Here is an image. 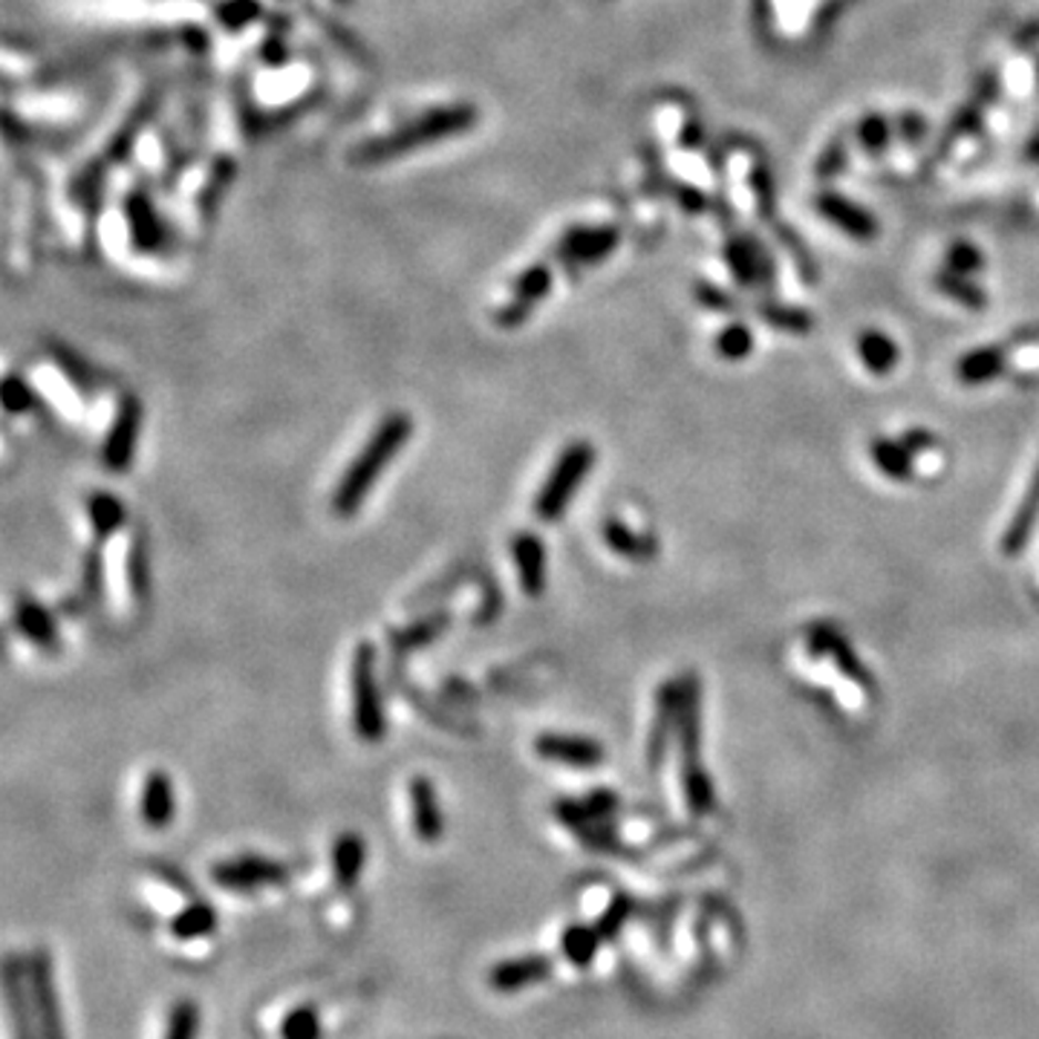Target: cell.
Listing matches in <instances>:
<instances>
[{
	"mask_svg": "<svg viewBox=\"0 0 1039 1039\" xmlns=\"http://www.w3.org/2000/svg\"><path fill=\"white\" fill-rule=\"evenodd\" d=\"M476 119H480V113L469 102L436 104V107H428L419 116L402 122L393 131L381 133L376 140H367L364 145L352 151V162L364 165V168L388 165L390 160L408 156L413 151H425V147L448 142L451 136L469 133L476 125Z\"/></svg>",
	"mask_w": 1039,
	"mask_h": 1039,
	"instance_id": "cell-1",
	"label": "cell"
},
{
	"mask_svg": "<svg viewBox=\"0 0 1039 1039\" xmlns=\"http://www.w3.org/2000/svg\"><path fill=\"white\" fill-rule=\"evenodd\" d=\"M410 436H413V419L408 413L395 410V413H388V416L381 419L376 431L370 433V440L364 442V448L352 456L344 474L338 476V485L332 491V512L338 517H352V514L359 512L367 494L376 488L379 476L388 471L390 462L402 454Z\"/></svg>",
	"mask_w": 1039,
	"mask_h": 1039,
	"instance_id": "cell-2",
	"label": "cell"
},
{
	"mask_svg": "<svg viewBox=\"0 0 1039 1039\" xmlns=\"http://www.w3.org/2000/svg\"><path fill=\"white\" fill-rule=\"evenodd\" d=\"M702 696L696 676L679 681V742H681V783L690 812L704 814L713 805V789L702 769Z\"/></svg>",
	"mask_w": 1039,
	"mask_h": 1039,
	"instance_id": "cell-3",
	"label": "cell"
},
{
	"mask_svg": "<svg viewBox=\"0 0 1039 1039\" xmlns=\"http://www.w3.org/2000/svg\"><path fill=\"white\" fill-rule=\"evenodd\" d=\"M595 465V448L586 440H575L557 454L555 465L543 480L535 497V514L543 523H557L569 508L572 497L578 494L584 480Z\"/></svg>",
	"mask_w": 1039,
	"mask_h": 1039,
	"instance_id": "cell-4",
	"label": "cell"
},
{
	"mask_svg": "<svg viewBox=\"0 0 1039 1039\" xmlns=\"http://www.w3.org/2000/svg\"><path fill=\"white\" fill-rule=\"evenodd\" d=\"M350 693H352V731L359 733L361 742L384 740L388 733V717H384V699L376 676V645L361 641L352 650L350 661Z\"/></svg>",
	"mask_w": 1039,
	"mask_h": 1039,
	"instance_id": "cell-5",
	"label": "cell"
},
{
	"mask_svg": "<svg viewBox=\"0 0 1039 1039\" xmlns=\"http://www.w3.org/2000/svg\"><path fill=\"white\" fill-rule=\"evenodd\" d=\"M23 965V988L27 999L35 1014L41 1039H66L64 1014H61L59 988H55V974H52V959L47 950H32Z\"/></svg>",
	"mask_w": 1039,
	"mask_h": 1039,
	"instance_id": "cell-6",
	"label": "cell"
},
{
	"mask_svg": "<svg viewBox=\"0 0 1039 1039\" xmlns=\"http://www.w3.org/2000/svg\"><path fill=\"white\" fill-rule=\"evenodd\" d=\"M142 422H145V408L133 393H122L113 410L111 428L104 433L102 442V462L111 474H125L131 471L140 448Z\"/></svg>",
	"mask_w": 1039,
	"mask_h": 1039,
	"instance_id": "cell-7",
	"label": "cell"
},
{
	"mask_svg": "<svg viewBox=\"0 0 1039 1039\" xmlns=\"http://www.w3.org/2000/svg\"><path fill=\"white\" fill-rule=\"evenodd\" d=\"M212 881L226 893H257L266 886H284L289 881V872L284 864L269 861V857L240 855L214 864Z\"/></svg>",
	"mask_w": 1039,
	"mask_h": 1039,
	"instance_id": "cell-8",
	"label": "cell"
},
{
	"mask_svg": "<svg viewBox=\"0 0 1039 1039\" xmlns=\"http://www.w3.org/2000/svg\"><path fill=\"white\" fill-rule=\"evenodd\" d=\"M552 284H555V278H552L549 266H526V269L514 278L512 298L505 300L503 307L494 312L497 327H503V330H517V327H523V321L535 312L537 304L552 292Z\"/></svg>",
	"mask_w": 1039,
	"mask_h": 1039,
	"instance_id": "cell-9",
	"label": "cell"
},
{
	"mask_svg": "<svg viewBox=\"0 0 1039 1039\" xmlns=\"http://www.w3.org/2000/svg\"><path fill=\"white\" fill-rule=\"evenodd\" d=\"M621 243L615 226H575L555 246V257L572 269H586L607 260Z\"/></svg>",
	"mask_w": 1039,
	"mask_h": 1039,
	"instance_id": "cell-10",
	"label": "cell"
},
{
	"mask_svg": "<svg viewBox=\"0 0 1039 1039\" xmlns=\"http://www.w3.org/2000/svg\"><path fill=\"white\" fill-rule=\"evenodd\" d=\"M535 754L546 762H557L566 769H598L604 762V745L593 737H578V733H541L535 740Z\"/></svg>",
	"mask_w": 1039,
	"mask_h": 1039,
	"instance_id": "cell-11",
	"label": "cell"
},
{
	"mask_svg": "<svg viewBox=\"0 0 1039 1039\" xmlns=\"http://www.w3.org/2000/svg\"><path fill=\"white\" fill-rule=\"evenodd\" d=\"M125 223L127 235H131V246L142 251V255H156V251L168 246V226H165L162 214L156 212V205L151 203L145 191L127 194Z\"/></svg>",
	"mask_w": 1039,
	"mask_h": 1039,
	"instance_id": "cell-12",
	"label": "cell"
},
{
	"mask_svg": "<svg viewBox=\"0 0 1039 1039\" xmlns=\"http://www.w3.org/2000/svg\"><path fill=\"white\" fill-rule=\"evenodd\" d=\"M408 803H410V826L413 835L422 843L433 846L445 837V814H442L440 794L436 785L428 776H410L408 783Z\"/></svg>",
	"mask_w": 1039,
	"mask_h": 1039,
	"instance_id": "cell-13",
	"label": "cell"
},
{
	"mask_svg": "<svg viewBox=\"0 0 1039 1039\" xmlns=\"http://www.w3.org/2000/svg\"><path fill=\"white\" fill-rule=\"evenodd\" d=\"M12 624H16V630L41 652H50V656L61 652V632L59 624H55V615H52L41 600L32 598V595H21V598L16 600Z\"/></svg>",
	"mask_w": 1039,
	"mask_h": 1039,
	"instance_id": "cell-14",
	"label": "cell"
},
{
	"mask_svg": "<svg viewBox=\"0 0 1039 1039\" xmlns=\"http://www.w3.org/2000/svg\"><path fill=\"white\" fill-rule=\"evenodd\" d=\"M3 999H7V1014H9V1025H12V1037L41 1039L35 1014H32L30 999H27V988H23V965H21V959H16V956H9L7 967H3Z\"/></svg>",
	"mask_w": 1039,
	"mask_h": 1039,
	"instance_id": "cell-15",
	"label": "cell"
},
{
	"mask_svg": "<svg viewBox=\"0 0 1039 1039\" xmlns=\"http://www.w3.org/2000/svg\"><path fill=\"white\" fill-rule=\"evenodd\" d=\"M140 814L147 829H168L176 817L174 780L168 771H147L140 794Z\"/></svg>",
	"mask_w": 1039,
	"mask_h": 1039,
	"instance_id": "cell-16",
	"label": "cell"
},
{
	"mask_svg": "<svg viewBox=\"0 0 1039 1039\" xmlns=\"http://www.w3.org/2000/svg\"><path fill=\"white\" fill-rule=\"evenodd\" d=\"M512 560L517 569L520 589L528 598H537L546 589V546L532 532H520L512 537Z\"/></svg>",
	"mask_w": 1039,
	"mask_h": 1039,
	"instance_id": "cell-17",
	"label": "cell"
},
{
	"mask_svg": "<svg viewBox=\"0 0 1039 1039\" xmlns=\"http://www.w3.org/2000/svg\"><path fill=\"white\" fill-rule=\"evenodd\" d=\"M552 976V961L546 956H517L491 967L488 985L497 994H520V990L541 985Z\"/></svg>",
	"mask_w": 1039,
	"mask_h": 1039,
	"instance_id": "cell-18",
	"label": "cell"
},
{
	"mask_svg": "<svg viewBox=\"0 0 1039 1039\" xmlns=\"http://www.w3.org/2000/svg\"><path fill=\"white\" fill-rule=\"evenodd\" d=\"M168 933L176 945L183 947V950L208 945V942L214 938V933H217V913H214L208 904L191 901L183 913H176L174 918H171Z\"/></svg>",
	"mask_w": 1039,
	"mask_h": 1039,
	"instance_id": "cell-19",
	"label": "cell"
},
{
	"mask_svg": "<svg viewBox=\"0 0 1039 1039\" xmlns=\"http://www.w3.org/2000/svg\"><path fill=\"white\" fill-rule=\"evenodd\" d=\"M367 864V843L356 832H344L332 843V878L341 893H352Z\"/></svg>",
	"mask_w": 1039,
	"mask_h": 1039,
	"instance_id": "cell-20",
	"label": "cell"
},
{
	"mask_svg": "<svg viewBox=\"0 0 1039 1039\" xmlns=\"http://www.w3.org/2000/svg\"><path fill=\"white\" fill-rule=\"evenodd\" d=\"M673 724H679V685H661L659 702H656V722H652L650 742H647V757H650L652 771L659 769L661 760H665Z\"/></svg>",
	"mask_w": 1039,
	"mask_h": 1039,
	"instance_id": "cell-21",
	"label": "cell"
},
{
	"mask_svg": "<svg viewBox=\"0 0 1039 1039\" xmlns=\"http://www.w3.org/2000/svg\"><path fill=\"white\" fill-rule=\"evenodd\" d=\"M1037 517H1039V465H1037V471H1033L1031 485H1028V491H1025V497H1022V503H1019L1017 514L1010 517L1008 528H1005V537H1002L1005 555L1014 557L1022 552V546L1028 543V537H1031Z\"/></svg>",
	"mask_w": 1039,
	"mask_h": 1039,
	"instance_id": "cell-22",
	"label": "cell"
},
{
	"mask_svg": "<svg viewBox=\"0 0 1039 1039\" xmlns=\"http://www.w3.org/2000/svg\"><path fill=\"white\" fill-rule=\"evenodd\" d=\"M600 532H604V541H607L609 549L618 557L638 560V564H645V560L656 557V541H652L650 535H641V532L630 528L624 520L607 517Z\"/></svg>",
	"mask_w": 1039,
	"mask_h": 1039,
	"instance_id": "cell-23",
	"label": "cell"
},
{
	"mask_svg": "<svg viewBox=\"0 0 1039 1039\" xmlns=\"http://www.w3.org/2000/svg\"><path fill=\"white\" fill-rule=\"evenodd\" d=\"M809 638H812L814 650L826 652L829 659H832L837 667H841L843 676L855 679L857 685H870V676H866L861 659H857L855 652H852V647L846 645V641H843V638L837 636L832 627H812V630H809Z\"/></svg>",
	"mask_w": 1039,
	"mask_h": 1039,
	"instance_id": "cell-24",
	"label": "cell"
},
{
	"mask_svg": "<svg viewBox=\"0 0 1039 1039\" xmlns=\"http://www.w3.org/2000/svg\"><path fill=\"white\" fill-rule=\"evenodd\" d=\"M88 520L90 528H93L95 543H104L107 537H113L119 528L125 526L127 512L125 503L111 494V491H95L88 497Z\"/></svg>",
	"mask_w": 1039,
	"mask_h": 1039,
	"instance_id": "cell-25",
	"label": "cell"
},
{
	"mask_svg": "<svg viewBox=\"0 0 1039 1039\" xmlns=\"http://www.w3.org/2000/svg\"><path fill=\"white\" fill-rule=\"evenodd\" d=\"M448 624H451V613H448V609L428 615V618H422L419 624H408L404 630L390 632L393 650L408 652V650H419V647L431 645L433 638H440L442 632L448 630Z\"/></svg>",
	"mask_w": 1039,
	"mask_h": 1039,
	"instance_id": "cell-26",
	"label": "cell"
},
{
	"mask_svg": "<svg viewBox=\"0 0 1039 1039\" xmlns=\"http://www.w3.org/2000/svg\"><path fill=\"white\" fill-rule=\"evenodd\" d=\"M820 212L826 214L829 220L841 226L846 235L857 237V240H870L875 235V223H872L870 214L857 212V205H850L846 199L837 197H826L820 199Z\"/></svg>",
	"mask_w": 1039,
	"mask_h": 1039,
	"instance_id": "cell-27",
	"label": "cell"
},
{
	"mask_svg": "<svg viewBox=\"0 0 1039 1039\" xmlns=\"http://www.w3.org/2000/svg\"><path fill=\"white\" fill-rule=\"evenodd\" d=\"M1005 350L999 347H985L959 361V381L961 384H985V381L996 379L1005 370Z\"/></svg>",
	"mask_w": 1039,
	"mask_h": 1039,
	"instance_id": "cell-28",
	"label": "cell"
},
{
	"mask_svg": "<svg viewBox=\"0 0 1039 1039\" xmlns=\"http://www.w3.org/2000/svg\"><path fill=\"white\" fill-rule=\"evenodd\" d=\"M145 898L156 913L168 915V918H174L176 913H183L191 904L188 889H185L183 884H176L171 875H154V881L145 886Z\"/></svg>",
	"mask_w": 1039,
	"mask_h": 1039,
	"instance_id": "cell-29",
	"label": "cell"
},
{
	"mask_svg": "<svg viewBox=\"0 0 1039 1039\" xmlns=\"http://www.w3.org/2000/svg\"><path fill=\"white\" fill-rule=\"evenodd\" d=\"M857 350H861L864 364L870 367V373L875 376H886L898 364V347H895L893 338L884 336V332H866V336H861Z\"/></svg>",
	"mask_w": 1039,
	"mask_h": 1039,
	"instance_id": "cell-30",
	"label": "cell"
},
{
	"mask_svg": "<svg viewBox=\"0 0 1039 1039\" xmlns=\"http://www.w3.org/2000/svg\"><path fill=\"white\" fill-rule=\"evenodd\" d=\"M52 359H55V364L64 370V376L70 379V384H73L75 390H81L84 395L95 393V390H99V384H102V381H99V376H95L93 367H90L88 361L81 359L79 352L70 350V347H61V344L52 347Z\"/></svg>",
	"mask_w": 1039,
	"mask_h": 1039,
	"instance_id": "cell-31",
	"label": "cell"
},
{
	"mask_svg": "<svg viewBox=\"0 0 1039 1039\" xmlns=\"http://www.w3.org/2000/svg\"><path fill=\"white\" fill-rule=\"evenodd\" d=\"M127 584L136 600H145L151 595V555H147L145 535H133L131 549H127Z\"/></svg>",
	"mask_w": 1039,
	"mask_h": 1039,
	"instance_id": "cell-32",
	"label": "cell"
},
{
	"mask_svg": "<svg viewBox=\"0 0 1039 1039\" xmlns=\"http://www.w3.org/2000/svg\"><path fill=\"white\" fill-rule=\"evenodd\" d=\"M872 460H875V465H878L886 476H893V480H907V476L913 474V454L904 448V442H872Z\"/></svg>",
	"mask_w": 1039,
	"mask_h": 1039,
	"instance_id": "cell-33",
	"label": "cell"
},
{
	"mask_svg": "<svg viewBox=\"0 0 1039 1039\" xmlns=\"http://www.w3.org/2000/svg\"><path fill=\"white\" fill-rule=\"evenodd\" d=\"M598 929L575 924V927H569L564 936H560V950H564V956L575 967H586L595 959V953H598Z\"/></svg>",
	"mask_w": 1039,
	"mask_h": 1039,
	"instance_id": "cell-34",
	"label": "cell"
},
{
	"mask_svg": "<svg viewBox=\"0 0 1039 1039\" xmlns=\"http://www.w3.org/2000/svg\"><path fill=\"white\" fill-rule=\"evenodd\" d=\"M280 1039H323V1022L312 1005H298L280 1019Z\"/></svg>",
	"mask_w": 1039,
	"mask_h": 1039,
	"instance_id": "cell-35",
	"label": "cell"
},
{
	"mask_svg": "<svg viewBox=\"0 0 1039 1039\" xmlns=\"http://www.w3.org/2000/svg\"><path fill=\"white\" fill-rule=\"evenodd\" d=\"M104 595V557L102 543H95L84 557V572H81V604L95 607Z\"/></svg>",
	"mask_w": 1039,
	"mask_h": 1039,
	"instance_id": "cell-36",
	"label": "cell"
},
{
	"mask_svg": "<svg viewBox=\"0 0 1039 1039\" xmlns=\"http://www.w3.org/2000/svg\"><path fill=\"white\" fill-rule=\"evenodd\" d=\"M199 1037V1008L197 1002H191V999H183V1002H176L168 1014V1022H165V1031H162V1039H197Z\"/></svg>",
	"mask_w": 1039,
	"mask_h": 1039,
	"instance_id": "cell-37",
	"label": "cell"
},
{
	"mask_svg": "<svg viewBox=\"0 0 1039 1039\" xmlns=\"http://www.w3.org/2000/svg\"><path fill=\"white\" fill-rule=\"evenodd\" d=\"M0 402H3V410H7L9 416L30 413V410L35 408V390L30 388V381L12 373L3 379V388H0Z\"/></svg>",
	"mask_w": 1039,
	"mask_h": 1039,
	"instance_id": "cell-38",
	"label": "cell"
},
{
	"mask_svg": "<svg viewBox=\"0 0 1039 1039\" xmlns=\"http://www.w3.org/2000/svg\"><path fill=\"white\" fill-rule=\"evenodd\" d=\"M938 289L950 298H956V304L967 309H985V292L976 289L965 275H956V271H945V275H938Z\"/></svg>",
	"mask_w": 1039,
	"mask_h": 1039,
	"instance_id": "cell-39",
	"label": "cell"
},
{
	"mask_svg": "<svg viewBox=\"0 0 1039 1039\" xmlns=\"http://www.w3.org/2000/svg\"><path fill=\"white\" fill-rule=\"evenodd\" d=\"M728 264H731L733 275H737L740 284L751 286L757 280V275H760V269H757V266H760V251H757L754 246H748V243L733 240L731 246H728Z\"/></svg>",
	"mask_w": 1039,
	"mask_h": 1039,
	"instance_id": "cell-40",
	"label": "cell"
},
{
	"mask_svg": "<svg viewBox=\"0 0 1039 1039\" xmlns=\"http://www.w3.org/2000/svg\"><path fill=\"white\" fill-rule=\"evenodd\" d=\"M762 316H765V321H769L774 330L798 332V336H803V332L812 330V318L805 316V312H800V309L765 307V309H762Z\"/></svg>",
	"mask_w": 1039,
	"mask_h": 1039,
	"instance_id": "cell-41",
	"label": "cell"
},
{
	"mask_svg": "<svg viewBox=\"0 0 1039 1039\" xmlns=\"http://www.w3.org/2000/svg\"><path fill=\"white\" fill-rule=\"evenodd\" d=\"M751 344H754V341H751V332H748L742 323H733V327H728V330L719 336L717 350L722 359L740 361V359H745L748 352H751Z\"/></svg>",
	"mask_w": 1039,
	"mask_h": 1039,
	"instance_id": "cell-42",
	"label": "cell"
},
{
	"mask_svg": "<svg viewBox=\"0 0 1039 1039\" xmlns=\"http://www.w3.org/2000/svg\"><path fill=\"white\" fill-rule=\"evenodd\" d=\"M255 16H257L255 0H232V3H226V7L220 9L223 27H228V30H237V27H243V23L251 21Z\"/></svg>",
	"mask_w": 1039,
	"mask_h": 1039,
	"instance_id": "cell-43",
	"label": "cell"
},
{
	"mask_svg": "<svg viewBox=\"0 0 1039 1039\" xmlns=\"http://www.w3.org/2000/svg\"><path fill=\"white\" fill-rule=\"evenodd\" d=\"M981 266V257L974 246H956L947 257V271H956V275H970Z\"/></svg>",
	"mask_w": 1039,
	"mask_h": 1039,
	"instance_id": "cell-44",
	"label": "cell"
},
{
	"mask_svg": "<svg viewBox=\"0 0 1039 1039\" xmlns=\"http://www.w3.org/2000/svg\"><path fill=\"white\" fill-rule=\"evenodd\" d=\"M699 298H702L704 307L717 309V312H728V309H733L731 300L724 298L722 292H717V289H710V286H699Z\"/></svg>",
	"mask_w": 1039,
	"mask_h": 1039,
	"instance_id": "cell-45",
	"label": "cell"
},
{
	"mask_svg": "<svg viewBox=\"0 0 1039 1039\" xmlns=\"http://www.w3.org/2000/svg\"><path fill=\"white\" fill-rule=\"evenodd\" d=\"M336 3H341V7H350L352 0H336Z\"/></svg>",
	"mask_w": 1039,
	"mask_h": 1039,
	"instance_id": "cell-46",
	"label": "cell"
}]
</instances>
